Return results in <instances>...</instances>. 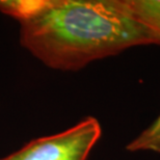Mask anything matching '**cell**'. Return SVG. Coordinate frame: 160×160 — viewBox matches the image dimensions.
<instances>
[{
    "label": "cell",
    "instance_id": "3",
    "mask_svg": "<svg viewBox=\"0 0 160 160\" xmlns=\"http://www.w3.org/2000/svg\"><path fill=\"white\" fill-rule=\"evenodd\" d=\"M53 4V0H0V12L21 23L43 14Z\"/></svg>",
    "mask_w": 160,
    "mask_h": 160
},
{
    "label": "cell",
    "instance_id": "2",
    "mask_svg": "<svg viewBox=\"0 0 160 160\" xmlns=\"http://www.w3.org/2000/svg\"><path fill=\"white\" fill-rule=\"evenodd\" d=\"M101 134L99 121L88 117L62 132L31 140L0 160H86Z\"/></svg>",
    "mask_w": 160,
    "mask_h": 160
},
{
    "label": "cell",
    "instance_id": "5",
    "mask_svg": "<svg viewBox=\"0 0 160 160\" xmlns=\"http://www.w3.org/2000/svg\"><path fill=\"white\" fill-rule=\"evenodd\" d=\"M126 149L130 152L152 151L160 153V116L151 126L128 143Z\"/></svg>",
    "mask_w": 160,
    "mask_h": 160
},
{
    "label": "cell",
    "instance_id": "1",
    "mask_svg": "<svg viewBox=\"0 0 160 160\" xmlns=\"http://www.w3.org/2000/svg\"><path fill=\"white\" fill-rule=\"evenodd\" d=\"M20 42L43 63L59 71H78L131 47L160 46L125 0H53L46 12L21 23Z\"/></svg>",
    "mask_w": 160,
    "mask_h": 160
},
{
    "label": "cell",
    "instance_id": "4",
    "mask_svg": "<svg viewBox=\"0 0 160 160\" xmlns=\"http://www.w3.org/2000/svg\"><path fill=\"white\" fill-rule=\"evenodd\" d=\"M131 14L160 42V0H125Z\"/></svg>",
    "mask_w": 160,
    "mask_h": 160
}]
</instances>
